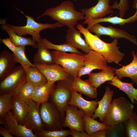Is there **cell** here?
Instances as JSON below:
<instances>
[{"instance_id":"obj_1","label":"cell","mask_w":137,"mask_h":137,"mask_svg":"<svg viewBox=\"0 0 137 137\" xmlns=\"http://www.w3.org/2000/svg\"><path fill=\"white\" fill-rule=\"evenodd\" d=\"M76 27L83 35L85 40L91 50L101 55L107 63L114 62L118 64L122 60L125 54L119 51L117 39H114L110 43H106L96 35L92 34L81 24H78Z\"/></svg>"},{"instance_id":"obj_2","label":"cell","mask_w":137,"mask_h":137,"mask_svg":"<svg viewBox=\"0 0 137 137\" xmlns=\"http://www.w3.org/2000/svg\"><path fill=\"white\" fill-rule=\"evenodd\" d=\"M45 16L50 17L53 20L68 28L74 27L78 21L85 20L84 13L76 10L74 4L69 1L63 2L55 7L47 9L37 19H39Z\"/></svg>"},{"instance_id":"obj_3","label":"cell","mask_w":137,"mask_h":137,"mask_svg":"<svg viewBox=\"0 0 137 137\" xmlns=\"http://www.w3.org/2000/svg\"><path fill=\"white\" fill-rule=\"evenodd\" d=\"M134 107L133 104L124 97L115 98L112 101L108 112L101 122L108 126L123 123L132 114Z\"/></svg>"},{"instance_id":"obj_4","label":"cell","mask_w":137,"mask_h":137,"mask_svg":"<svg viewBox=\"0 0 137 137\" xmlns=\"http://www.w3.org/2000/svg\"><path fill=\"white\" fill-rule=\"evenodd\" d=\"M54 62L62 66L64 70L73 78L78 76L80 70L84 66L85 54L52 51Z\"/></svg>"},{"instance_id":"obj_5","label":"cell","mask_w":137,"mask_h":137,"mask_svg":"<svg viewBox=\"0 0 137 137\" xmlns=\"http://www.w3.org/2000/svg\"><path fill=\"white\" fill-rule=\"evenodd\" d=\"M72 79L57 81V84L48 100L60 111L64 121L66 109L71 98Z\"/></svg>"},{"instance_id":"obj_6","label":"cell","mask_w":137,"mask_h":137,"mask_svg":"<svg viewBox=\"0 0 137 137\" xmlns=\"http://www.w3.org/2000/svg\"><path fill=\"white\" fill-rule=\"evenodd\" d=\"M21 12L27 18L26 25L22 26L8 24V25L19 36H22L27 34L31 35L32 40L37 42L42 39L40 35L41 30L47 28L53 29L63 26L57 22L53 24L37 23L32 16L26 15Z\"/></svg>"},{"instance_id":"obj_7","label":"cell","mask_w":137,"mask_h":137,"mask_svg":"<svg viewBox=\"0 0 137 137\" xmlns=\"http://www.w3.org/2000/svg\"><path fill=\"white\" fill-rule=\"evenodd\" d=\"M39 112L45 130L63 129L64 119L60 111L48 101L40 105Z\"/></svg>"},{"instance_id":"obj_8","label":"cell","mask_w":137,"mask_h":137,"mask_svg":"<svg viewBox=\"0 0 137 137\" xmlns=\"http://www.w3.org/2000/svg\"><path fill=\"white\" fill-rule=\"evenodd\" d=\"M27 81L26 72L21 65L15 67L12 73L0 83V94H13L21 85Z\"/></svg>"},{"instance_id":"obj_9","label":"cell","mask_w":137,"mask_h":137,"mask_svg":"<svg viewBox=\"0 0 137 137\" xmlns=\"http://www.w3.org/2000/svg\"><path fill=\"white\" fill-rule=\"evenodd\" d=\"M0 124L12 135L17 137H37L31 130L19 123L11 111L0 117Z\"/></svg>"},{"instance_id":"obj_10","label":"cell","mask_w":137,"mask_h":137,"mask_svg":"<svg viewBox=\"0 0 137 137\" xmlns=\"http://www.w3.org/2000/svg\"><path fill=\"white\" fill-rule=\"evenodd\" d=\"M27 101L29 109L23 119V125L35 133L44 130L39 112L40 105L31 99Z\"/></svg>"},{"instance_id":"obj_11","label":"cell","mask_w":137,"mask_h":137,"mask_svg":"<svg viewBox=\"0 0 137 137\" xmlns=\"http://www.w3.org/2000/svg\"><path fill=\"white\" fill-rule=\"evenodd\" d=\"M87 28L91 32L95 33L99 37L101 36L105 35L109 36L113 39L124 38L137 46V40L135 37L123 30L115 28L111 26L105 27L99 23Z\"/></svg>"},{"instance_id":"obj_12","label":"cell","mask_w":137,"mask_h":137,"mask_svg":"<svg viewBox=\"0 0 137 137\" xmlns=\"http://www.w3.org/2000/svg\"><path fill=\"white\" fill-rule=\"evenodd\" d=\"M107 62L105 58L99 53L90 50L85 54L84 66L80 70L78 76L89 74L94 70H102L108 66Z\"/></svg>"},{"instance_id":"obj_13","label":"cell","mask_w":137,"mask_h":137,"mask_svg":"<svg viewBox=\"0 0 137 137\" xmlns=\"http://www.w3.org/2000/svg\"><path fill=\"white\" fill-rule=\"evenodd\" d=\"M83 111L78 110L77 107L72 105H68L65 110V115L63 123V127H67L80 131H85L83 118Z\"/></svg>"},{"instance_id":"obj_14","label":"cell","mask_w":137,"mask_h":137,"mask_svg":"<svg viewBox=\"0 0 137 137\" xmlns=\"http://www.w3.org/2000/svg\"><path fill=\"white\" fill-rule=\"evenodd\" d=\"M34 64L35 67L44 75L49 83L60 80H70L73 78L59 65Z\"/></svg>"},{"instance_id":"obj_15","label":"cell","mask_w":137,"mask_h":137,"mask_svg":"<svg viewBox=\"0 0 137 137\" xmlns=\"http://www.w3.org/2000/svg\"><path fill=\"white\" fill-rule=\"evenodd\" d=\"M95 5L88 8L81 10L85 15V21L83 23L89 21L103 18L106 15L113 13L114 11L109 5L110 0H98Z\"/></svg>"},{"instance_id":"obj_16","label":"cell","mask_w":137,"mask_h":137,"mask_svg":"<svg viewBox=\"0 0 137 137\" xmlns=\"http://www.w3.org/2000/svg\"><path fill=\"white\" fill-rule=\"evenodd\" d=\"M97 101V99L91 101L87 100L83 98L81 94L72 90L71 98L68 104L76 106L92 117L98 106Z\"/></svg>"},{"instance_id":"obj_17","label":"cell","mask_w":137,"mask_h":137,"mask_svg":"<svg viewBox=\"0 0 137 137\" xmlns=\"http://www.w3.org/2000/svg\"><path fill=\"white\" fill-rule=\"evenodd\" d=\"M81 34L80 31L76 30L74 27L68 28L67 30L65 43L86 54L91 49L85 40L82 38Z\"/></svg>"},{"instance_id":"obj_18","label":"cell","mask_w":137,"mask_h":137,"mask_svg":"<svg viewBox=\"0 0 137 137\" xmlns=\"http://www.w3.org/2000/svg\"><path fill=\"white\" fill-rule=\"evenodd\" d=\"M17 61L14 54L5 50L0 54V81L12 72Z\"/></svg>"},{"instance_id":"obj_19","label":"cell","mask_w":137,"mask_h":137,"mask_svg":"<svg viewBox=\"0 0 137 137\" xmlns=\"http://www.w3.org/2000/svg\"><path fill=\"white\" fill-rule=\"evenodd\" d=\"M0 24L2 30L5 31L8 34L9 38L16 47L30 46L37 48V44L32 38H26L18 35L8 25L5 20H1Z\"/></svg>"},{"instance_id":"obj_20","label":"cell","mask_w":137,"mask_h":137,"mask_svg":"<svg viewBox=\"0 0 137 137\" xmlns=\"http://www.w3.org/2000/svg\"><path fill=\"white\" fill-rule=\"evenodd\" d=\"M72 88L89 98L95 99L97 96V88L93 85L88 79L82 80L78 76L73 78Z\"/></svg>"},{"instance_id":"obj_21","label":"cell","mask_w":137,"mask_h":137,"mask_svg":"<svg viewBox=\"0 0 137 137\" xmlns=\"http://www.w3.org/2000/svg\"><path fill=\"white\" fill-rule=\"evenodd\" d=\"M114 91L108 86L105 88L104 94L102 99L98 102V106L92 117L98 118L102 122L106 115L112 101Z\"/></svg>"},{"instance_id":"obj_22","label":"cell","mask_w":137,"mask_h":137,"mask_svg":"<svg viewBox=\"0 0 137 137\" xmlns=\"http://www.w3.org/2000/svg\"><path fill=\"white\" fill-rule=\"evenodd\" d=\"M131 54L133 58L130 63L118 68H114V70L116 76L120 79L129 77L137 87V57L134 51Z\"/></svg>"},{"instance_id":"obj_23","label":"cell","mask_w":137,"mask_h":137,"mask_svg":"<svg viewBox=\"0 0 137 137\" xmlns=\"http://www.w3.org/2000/svg\"><path fill=\"white\" fill-rule=\"evenodd\" d=\"M132 6L136 10L135 13L128 18L124 19L117 16H109L91 20L85 23L84 24H87V27H88L98 23L108 22L114 25L118 24L123 26L126 24L133 22L137 21V0H134Z\"/></svg>"},{"instance_id":"obj_24","label":"cell","mask_w":137,"mask_h":137,"mask_svg":"<svg viewBox=\"0 0 137 137\" xmlns=\"http://www.w3.org/2000/svg\"><path fill=\"white\" fill-rule=\"evenodd\" d=\"M115 75L114 68L108 65L100 72L90 73L88 74V79L93 85L97 88L105 82L112 80Z\"/></svg>"},{"instance_id":"obj_25","label":"cell","mask_w":137,"mask_h":137,"mask_svg":"<svg viewBox=\"0 0 137 137\" xmlns=\"http://www.w3.org/2000/svg\"><path fill=\"white\" fill-rule=\"evenodd\" d=\"M55 86V83H50L48 82L45 84L35 87L30 99L40 105L48 101L50 95L54 90Z\"/></svg>"},{"instance_id":"obj_26","label":"cell","mask_w":137,"mask_h":137,"mask_svg":"<svg viewBox=\"0 0 137 137\" xmlns=\"http://www.w3.org/2000/svg\"><path fill=\"white\" fill-rule=\"evenodd\" d=\"M108 83L124 92L133 105L137 104V89L133 86L134 83L133 82H122L116 76L112 80L109 81Z\"/></svg>"},{"instance_id":"obj_27","label":"cell","mask_w":137,"mask_h":137,"mask_svg":"<svg viewBox=\"0 0 137 137\" xmlns=\"http://www.w3.org/2000/svg\"><path fill=\"white\" fill-rule=\"evenodd\" d=\"M41 40L37 42L38 51L33 58L34 64L46 65L55 64L52 52L44 46Z\"/></svg>"},{"instance_id":"obj_28","label":"cell","mask_w":137,"mask_h":137,"mask_svg":"<svg viewBox=\"0 0 137 137\" xmlns=\"http://www.w3.org/2000/svg\"><path fill=\"white\" fill-rule=\"evenodd\" d=\"M28 109L27 101L13 95L12 107L11 111L19 124L23 125V119Z\"/></svg>"},{"instance_id":"obj_29","label":"cell","mask_w":137,"mask_h":137,"mask_svg":"<svg viewBox=\"0 0 137 137\" xmlns=\"http://www.w3.org/2000/svg\"><path fill=\"white\" fill-rule=\"evenodd\" d=\"M24 69L27 81L35 87L45 84L48 82L44 75L35 67H29Z\"/></svg>"},{"instance_id":"obj_30","label":"cell","mask_w":137,"mask_h":137,"mask_svg":"<svg viewBox=\"0 0 137 137\" xmlns=\"http://www.w3.org/2000/svg\"><path fill=\"white\" fill-rule=\"evenodd\" d=\"M83 118L85 131L89 137L91 135L96 132L99 130H106L110 126L97 121L92 117L86 114L83 111Z\"/></svg>"},{"instance_id":"obj_31","label":"cell","mask_w":137,"mask_h":137,"mask_svg":"<svg viewBox=\"0 0 137 137\" xmlns=\"http://www.w3.org/2000/svg\"><path fill=\"white\" fill-rule=\"evenodd\" d=\"M35 88L34 86L31 84L27 81L15 90L13 95L26 101L30 99Z\"/></svg>"},{"instance_id":"obj_32","label":"cell","mask_w":137,"mask_h":137,"mask_svg":"<svg viewBox=\"0 0 137 137\" xmlns=\"http://www.w3.org/2000/svg\"><path fill=\"white\" fill-rule=\"evenodd\" d=\"M41 41L44 46L49 49H53L60 52H69L82 55L84 54L70 45L65 43L59 45L55 44L52 43L46 38L42 39Z\"/></svg>"},{"instance_id":"obj_33","label":"cell","mask_w":137,"mask_h":137,"mask_svg":"<svg viewBox=\"0 0 137 137\" xmlns=\"http://www.w3.org/2000/svg\"><path fill=\"white\" fill-rule=\"evenodd\" d=\"M125 135L127 137H137V114L133 112L130 117L123 122Z\"/></svg>"},{"instance_id":"obj_34","label":"cell","mask_w":137,"mask_h":137,"mask_svg":"<svg viewBox=\"0 0 137 137\" xmlns=\"http://www.w3.org/2000/svg\"><path fill=\"white\" fill-rule=\"evenodd\" d=\"M13 102V94H0V117L11 111Z\"/></svg>"},{"instance_id":"obj_35","label":"cell","mask_w":137,"mask_h":137,"mask_svg":"<svg viewBox=\"0 0 137 137\" xmlns=\"http://www.w3.org/2000/svg\"><path fill=\"white\" fill-rule=\"evenodd\" d=\"M25 46L16 47V52L14 54L17 62L20 63L24 68L31 67H34L35 65L31 62L26 57L25 52Z\"/></svg>"},{"instance_id":"obj_36","label":"cell","mask_w":137,"mask_h":137,"mask_svg":"<svg viewBox=\"0 0 137 137\" xmlns=\"http://www.w3.org/2000/svg\"><path fill=\"white\" fill-rule=\"evenodd\" d=\"M106 137H123L125 135V127L123 123L109 126L106 129Z\"/></svg>"},{"instance_id":"obj_37","label":"cell","mask_w":137,"mask_h":137,"mask_svg":"<svg viewBox=\"0 0 137 137\" xmlns=\"http://www.w3.org/2000/svg\"><path fill=\"white\" fill-rule=\"evenodd\" d=\"M70 129L48 130H44L35 133L37 137H66L70 135Z\"/></svg>"},{"instance_id":"obj_38","label":"cell","mask_w":137,"mask_h":137,"mask_svg":"<svg viewBox=\"0 0 137 137\" xmlns=\"http://www.w3.org/2000/svg\"><path fill=\"white\" fill-rule=\"evenodd\" d=\"M129 5L128 0H120L119 3L116 1L111 6V8L117 9L119 10L120 17L123 18L126 12L128 9Z\"/></svg>"},{"instance_id":"obj_39","label":"cell","mask_w":137,"mask_h":137,"mask_svg":"<svg viewBox=\"0 0 137 137\" xmlns=\"http://www.w3.org/2000/svg\"><path fill=\"white\" fill-rule=\"evenodd\" d=\"M3 43L14 54L16 52V46L9 38H7L1 40Z\"/></svg>"},{"instance_id":"obj_40","label":"cell","mask_w":137,"mask_h":137,"mask_svg":"<svg viewBox=\"0 0 137 137\" xmlns=\"http://www.w3.org/2000/svg\"><path fill=\"white\" fill-rule=\"evenodd\" d=\"M70 129V135L72 137H89L88 135L85 132H80L73 129Z\"/></svg>"},{"instance_id":"obj_41","label":"cell","mask_w":137,"mask_h":137,"mask_svg":"<svg viewBox=\"0 0 137 137\" xmlns=\"http://www.w3.org/2000/svg\"><path fill=\"white\" fill-rule=\"evenodd\" d=\"M90 137H106V130L98 131L91 135Z\"/></svg>"},{"instance_id":"obj_42","label":"cell","mask_w":137,"mask_h":137,"mask_svg":"<svg viewBox=\"0 0 137 137\" xmlns=\"http://www.w3.org/2000/svg\"><path fill=\"white\" fill-rule=\"evenodd\" d=\"M0 134L4 137H13L2 125L0 126Z\"/></svg>"},{"instance_id":"obj_43","label":"cell","mask_w":137,"mask_h":137,"mask_svg":"<svg viewBox=\"0 0 137 137\" xmlns=\"http://www.w3.org/2000/svg\"><path fill=\"white\" fill-rule=\"evenodd\" d=\"M135 54L136 56L137 57V52H136V53H135Z\"/></svg>"}]
</instances>
